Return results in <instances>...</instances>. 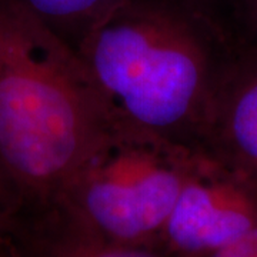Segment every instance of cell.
<instances>
[{
    "label": "cell",
    "instance_id": "1",
    "mask_svg": "<svg viewBox=\"0 0 257 257\" xmlns=\"http://www.w3.org/2000/svg\"><path fill=\"white\" fill-rule=\"evenodd\" d=\"M231 43L210 16L177 0H123L77 56L113 121L203 147Z\"/></svg>",
    "mask_w": 257,
    "mask_h": 257
},
{
    "label": "cell",
    "instance_id": "2",
    "mask_svg": "<svg viewBox=\"0 0 257 257\" xmlns=\"http://www.w3.org/2000/svg\"><path fill=\"white\" fill-rule=\"evenodd\" d=\"M79 56L16 0H0V165L19 214L60 202L111 124Z\"/></svg>",
    "mask_w": 257,
    "mask_h": 257
},
{
    "label": "cell",
    "instance_id": "3",
    "mask_svg": "<svg viewBox=\"0 0 257 257\" xmlns=\"http://www.w3.org/2000/svg\"><path fill=\"white\" fill-rule=\"evenodd\" d=\"M199 149L111 121L57 204L107 239L157 244Z\"/></svg>",
    "mask_w": 257,
    "mask_h": 257
},
{
    "label": "cell",
    "instance_id": "4",
    "mask_svg": "<svg viewBox=\"0 0 257 257\" xmlns=\"http://www.w3.org/2000/svg\"><path fill=\"white\" fill-rule=\"evenodd\" d=\"M256 224V182L200 147L157 244L172 257H210Z\"/></svg>",
    "mask_w": 257,
    "mask_h": 257
},
{
    "label": "cell",
    "instance_id": "5",
    "mask_svg": "<svg viewBox=\"0 0 257 257\" xmlns=\"http://www.w3.org/2000/svg\"><path fill=\"white\" fill-rule=\"evenodd\" d=\"M203 147L257 183V49H231L211 101Z\"/></svg>",
    "mask_w": 257,
    "mask_h": 257
},
{
    "label": "cell",
    "instance_id": "6",
    "mask_svg": "<svg viewBox=\"0 0 257 257\" xmlns=\"http://www.w3.org/2000/svg\"><path fill=\"white\" fill-rule=\"evenodd\" d=\"M9 239L22 257H172L159 244L107 239L62 204L19 214Z\"/></svg>",
    "mask_w": 257,
    "mask_h": 257
},
{
    "label": "cell",
    "instance_id": "7",
    "mask_svg": "<svg viewBox=\"0 0 257 257\" xmlns=\"http://www.w3.org/2000/svg\"><path fill=\"white\" fill-rule=\"evenodd\" d=\"M77 55L83 40L123 0H16Z\"/></svg>",
    "mask_w": 257,
    "mask_h": 257
},
{
    "label": "cell",
    "instance_id": "8",
    "mask_svg": "<svg viewBox=\"0 0 257 257\" xmlns=\"http://www.w3.org/2000/svg\"><path fill=\"white\" fill-rule=\"evenodd\" d=\"M216 19L231 46L257 49V0H221Z\"/></svg>",
    "mask_w": 257,
    "mask_h": 257
},
{
    "label": "cell",
    "instance_id": "9",
    "mask_svg": "<svg viewBox=\"0 0 257 257\" xmlns=\"http://www.w3.org/2000/svg\"><path fill=\"white\" fill-rule=\"evenodd\" d=\"M18 213L19 203L16 194L0 165V241L9 237Z\"/></svg>",
    "mask_w": 257,
    "mask_h": 257
},
{
    "label": "cell",
    "instance_id": "10",
    "mask_svg": "<svg viewBox=\"0 0 257 257\" xmlns=\"http://www.w3.org/2000/svg\"><path fill=\"white\" fill-rule=\"evenodd\" d=\"M177 2H182L193 9L199 10L217 22L216 16H217V10H219L221 0H177Z\"/></svg>",
    "mask_w": 257,
    "mask_h": 257
},
{
    "label": "cell",
    "instance_id": "11",
    "mask_svg": "<svg viewBox=\"0 0 257 257\" xmlns=\"http://www.w3.org/2000/svg\"><path fill=\"white\" fill-rule=\"evenodd\" d=\"M0 257H22L18 253L16 247L13 246L12 240L6 237L5 240L0 241Z\"/></svg>",
    "mask_w": 257,
    "mask_h": 257
}]
</instances>
